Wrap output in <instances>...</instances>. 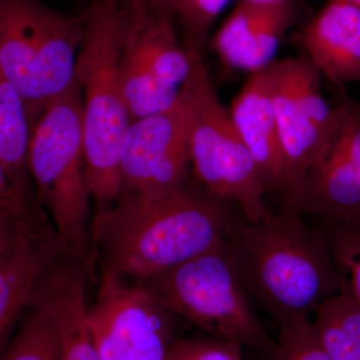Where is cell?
Returning <instances> with one entry per match:
<instances>
[{
    "instance_id": "cell-1",
    "label": "cell",
    "mask_w": 360,
    "mask_h": 360,
    "mask_svg": "<svg viewBox=\"0 0 360 360\" xmlns=\"http://www.w3.org/2000/svg\"><path fill=\"white\" fill-rule=\"evenodd\" d=\"M238 210L195 179L160 198L122 193L92 217V269L96 260L101 274L155 276L226 243L245 219Z\"/></svg>"
},
{
    "instance_id": "cell-2",
    "label": "cell",
    "mask_w": 360,
    "mask_h": 360,
    "mask_svg": "<svg viewBox=\"0 0 360 360\" xmlns=\"http://www.w3.org/2000/svg\"><path fill=\"white\" fill-rule=\"evenodd\" d=\"M302 214L283 207L258 224L245 219L225 245L251 300L276 326L309 319L340 290L326 234L307 224Z\"/></svg>"
},
{
    "instance_id": "cell-3",
    "label": "cell",
    "mask_w": 360,
    "mask_h": 360,
    "mask_svg": "<svg viewBox=\"0 0 360 360\" xmlns=\"http://www.w3.org/2000/svg\"><path fill=\"white\" fill-rule=\"evenodd\" d=\"M84 16L75 77L82 94L85 176L101 210L122 193L120 155L131 122L120 75L125 20L115 0H91Z\"/></svg>"
},
{
    "instance_id": "cell-4",
    "label": "cell",
    "mask_w": 360,
    "mask_h": 360,
    "mask_svg": "<svg viewBox=\"0 0 360 360\" xmlns=\"http://www.w3.org/2000/svg\"><path fill=\"white\" fill-rule=\"evenodd\" d=\"M28 170L61 255L90 264V196L85 176L82 94L77 80L47 104L32 130Z\"/></svg>"
},
{
    "instance_id": "cell-5",
    "label": "cell",
    "mask_w": 360,
    "mask_h": 360,
    "mask_svg": "<svg viewBox=\"0 0 360 360\" xmlns=\"http://www.w3.org/2000/svg\"><path fill=\"white\" fill-rule=\"evenodd\" d=\"M84 15L37 0H0V70L25 101L32 130L47 103L75 82Z\"/></svg>"
},
{
    "instance_id": "cell-6",
    "label": "cell",
    "mask_w": 360,
    "mask_h": 360,
    "mask_svg": "<svg viewBox=\"0 0 360 360\" xmlns=\"http://www.w3.org/2000/svg\"><path fill=\"white\" fill-rule=\"evenodd\" d=\"M191 70L180 87L194 179L236 205L250 224L267 219L262 180L250 151L220 101L201 52L188 51Z\"/></svg>"
},
{
    "instance_id": "cell-7",
    "label": "cell",
    "mask_w": 360,
    "mask_h": 360,
    "mask_svg": "<svg viewBox=\"0 0 360 360\" xmlns=\"http://www.w3.org/2000/svg\"><path fill=\"white\" fill-rule=\"evenodd\" d=\"M225 245L136 283L174 316L210 335L255 348L270 356L276 341L260 323L255 303Z\"/></svg>"
},
{
    "instance_id": "cell-8",
    "label": "cell",
    "mask_w": 360,
    "mask_h": 360,
    "mask_svg": "<svg viewBox=\"0 0 360 360\" xmlns=\"http://www.w3.org/2000/svg\"><path fill=\"white\" fill-rule=\"evenodd\" d=\"M270 71L284 160V200L335 143L341 117L338 105L322 96L321 73L304 56L274 61Z\"/></svg>"
},
{
    "instance_id": "cell-9",
    "label": "cell",
    "mask_w": 360,
    "mask_h": 360,
    "mask_svg": "<svg viewBox=\"0 0 360 360\" xmlns=\"http://www.w3.org/2000/svg\"><path fill=\"white\" fill-rule=\"evenodd\" d=\"M101 274L87 326L101 360H167L174 316L141 284Z\"/></svg>"
},
{
    "instance_id": "cell-10",
    "label": "cell",
    "mask_w": 360,
    "mask_h": 360,
    "mask_svg": "<svg viewBox=\"0 0 360 360\" xmlns=\"http://www.w3.org/2000/svg\"><path fill=\"white\" fill-rule=\"evenodd\" d=\"M189 167L186 113L180 97L172 110L129 123L120 155L122 193L144 198L177 193L191 180Z\"/></svg>"
},
{
    "instance_id": "cell-11",
    "label": "cell",
    "mask_w": 360,
    "mask_h": 360,
    "mask_svg": "<svg viewBox=\"0 0 360 360\" xmlns=\"http://www.w3.org/2000/svg\"><path fill=\"white\" fill-rule=\"evenodd\" d=\"M340 132L323 160L305 175L283 207L322 221L360 219V101L338 91Z\"/></svg>"
},
{
    "instance_id": "cell-12",
    "label": "cell",
    "mask_w": 360,
    "mask_h": 360,
    "mask_svg": "<svg viewBox=\"0 0 360 360\" xmlns=\"http://www.w3.org/2000/svg\"><path fill=\"white\" fill-rule=\"evenodd\" d=\"M302 14L295 0H241L213 37V51L224 65L252 75L274 63L281 40Z\"/></svg>"
},
{
    "instance_id": "cell-13",
    "label": "cell",
    "mask_w": 360,
    "mask_h": 360,
    "mask_svg": "<svg viewBox=\"0 0 360 360\" xmlns=\"http://www.w3.org/2000/svg\"><path fill=\"white\" fill-rule=\"evenodd\" d=\"M60 255L44 212L28 219L18 238L0 255V354L45 270Z\"/></svg>"
},
{
    "instance_id": "cell-14",
    "label": "cell",
    "mask_w": 360,
    "mask_h": 360,
    "mask_svg": "<svg viewBox=\"0 0 360 360\" xmlns=\"http://www.w3.org/2000/svg\"><path fill=\"white\" fill-rule=\"evenodd\" d=\"M292 41L336 91L360 82L359 7L329 0L302 23Z\"/></svg>"
},
{
    "instance_id": "cell-15",
    "label": "cell",
    "mask_w": 360,
    "mask_h": 360,
    "mask_svg": "<svg viewBox=\"0 0 360 360\" xmlns=\"http://www.w3.org/2000/svg\"><path fill=\"white\" fill-rule=\"evenodd\" d=\"M89 274V264L60 255L47 267L33 291L56 324L61 360H101L87 326Z\"/></svg>"
},
{
    "instance_id": "cell-16",
    "label": "cell",
    "mask_w": 360,
    "mask_h": 360,
    "mask_svg": "<svg viewBox=\"0 0 360 360\" xmlns=\"http://www.w3.org/2000/svg\"><path fill=\"white\" fill-rule=\"evenodd\" d=\"M120 6L125 20L123 51L161 82L180 89L191 72V56L177 39L169 9L153 0H129Z\"/></svg>"
},
{
    "instance_id": "cell-17",
    "label": "cell",
    "mask_w": 360,
    "mask_h": 360,
    "mask_svg": "<svg viewBox=\"0 0 360 360\" xmlns=\"http://www.w3.org/2000/svg\"><path fill=\"white\" fill-rule=\"evenodd\" d=\"M229 115L257 165L266 193H283L284 160L272 101L270 65L251 75L234 98Z\"/></svg>"
},
{
    "instance_id": "cell-18",
    "label": "cell",
    "mask_w": 360,
    "mask_h": 360,
    "mask_svg": "<svg viewBox=\"0 0 360 360\" xmlns=\"http://www.w3.org/2000/svg\"><path fill=\"white\" fill-rule=\"evenodd\" d=\"M32 134L25 101L0 70V165L14 189L28 202L39 205L28 170Z\"/></svg>"
},
{
    "instance_id": "cell-19",
    "label": "cell",
    "mask_w": 360,
    "mask_h": 360,
    "mask_svg": "<svg viewBox=\"0 0 360 360\" xmlns=\"http://www.w3.org/2000/svg\"><path fill=\"white\" fill-rule=\"evenodd\" d=\"M312 326L331 360H360V309L345 290L326 300Z\"/></svg>"
},
{
    "instance_id": "cell-20",
    "label": "cell",
    "mask_w": 360,
    "mask_h": 360,
    "mask_svg": "<svg viewBox=\"0 0 360 360\" xmlns=\"http://www.w3.org/2000/svg\"><path fill=\"white\" fill-rule=\"evenodd\" d=\"M120 75L131 122L165 112L179 103L180 89L161 82L141 61L123 51Z\"/></svg>"
},
{
    "instance_id": "cell-21",
    "label": "cell",
    "mask_w": 360,
    "mask_h": 360,
    "mask_svg": "<svg viewBox=\"0 0 360 360\" xmlns=\"http://www.w3.org/2000/svg\"><path fill=\"white\" fill-rule=\"evenodd\" d=\"M0 360H61L58 330L49 310L32 296Z\"/></svg>"
},
{
    "instance_id": "cell-22",
    "label": "cell",
    "mask_w": 360,
    "mask_h": 360,
    "mask_svg": "<svg viewBox=\"0 0 360 360\" xmlns=\"http://www.w3.org/2000/svg\"><path fill=\"white\" fill-rule=\"evenodd\" d=\"M321 229L333 253L340 290L360 309V219L322 221Z\"/></svg>"
},
{
    "instance_id": "cell-23",
    "label": "cell",
    "mask_w": 360,
    "mask_h": 360,
    "mask_svg": "<svg viewBox=\"0 0 360 360\" xmlns=\"http://www.w3.org/2000/svg\"><path fill=\"white\" fill-rule=\"evenodd\" d=\"M229 0H165L179 23L187 51L202 52L213 21Z\"/></svg>"
},
{
    "instance_id": "cell-24",
    "label": "cell",
    "mask_w": 360,
    "mask_h": 360,
    "mask_svg": "<svg viewBox=\"0 0 360 360\" xmlns=\"http://www.w3.org/2000/svg\"><path fill=\"white\" fill-rule=\"evenodd\" d=\"M279 335L270 360H331L307 317L277 324Z\"/></svg>"
},
{
    "instance_id": "cell-25",
    "label": "cell",
    "mask_w": 360,
    "mask_h": 360,
    "mask_svg": "<svg viewBox=\"0 0 360 360\" xmlns=\"http://www.w3.org/2000/svg\"><path fill=\"white\" fill-rule=\"evenodd\" d=\"M241 347L215 336H193L175 340L167 360H243Z\"/></svg>"
},
{
    "instance_id": "cell-26",
    "label": "cell",
    "mask_w": 360,
    "mask_h": 360,
    "mask_svg": "<svg viewBox=\"0 0 360 360\" xmlns=\"http://www.w3.org/2000/svg\"><path fill=\"white\" fill-rule=\"evenodd\" d=\"M40 210L39 205L28 202L14 189L4 167L0 165V213L25 217L34 214Z\"/></svg>"
},
{
    "instance_id": "cell-27",
    "label": "cell",
    "mask_w": 360,
    "mask_h": 360,
    "mask_svg": "<svg viewBox=\"0 0 360 360\" xmlns=\"http://www.w3.org/2000/svg\"><path fill=\"white\" fill-rule=\"evenodd\" d=\"M39 212L25 217L0 213V255L18 238L28 219L39 214Z\"/></svg>"
},
{
    "instance_id": "cell-28",
    "label": "cell",
    "mask_w": 360,
    "mask_h": 360,
    "mask_svg": "<svg viewBox=\"0 0 360 360\" xmlns=\"http://www.w3.org/2000/svg\"><path fill=\"white\" fill-rule=\"evenodd\" d=\"M335 1L345 2V4H352L360 8V0H335Z\"/></svg>"
},
{
    "instance_id": "cell-29",
    "label": "cell",
    "mask_w": 360,
    "mask_h": 360,
    "mask_svg": "<svg viewBox=\"0 0 360 360\" xmlns=\"http://www.w3.org/2000/svg\"><path fill=\"white\" fill-rule=\"evenodd\" d=\"M245 1L277 2V1H283V0H245Z\"/></svg>"
},
{
    "instance_id": "cell-30",
    "label": "cell",
    "mask_w": 360,
    "mask_h": 360,
    "mask_svg": "<svg viewBox=\"0 0 360 360\" xmlns=\"http://www.w3.org/2000/svg\"><path fill=\"white\" fill-rule=\"evenodd\" d=\"M115 1H117L120 4H125V2L129 1V0H115ZM155 1L165 2V0H155Z\"/></svg>"
}]
</instances>
